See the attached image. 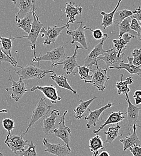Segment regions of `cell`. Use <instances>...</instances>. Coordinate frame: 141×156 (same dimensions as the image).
I'll return each mask as SVG.
<instances>
[{"label": "cell", "mask_w": 141, "mask_h": 156, "mask_svg": "<svg viewBox=\"0 0 141 156\" xmlns=\"http://www.w3.org/2000/svg\"><path fill=\"white\" fill-rule=\"evenodd\" d=\"M18 67L20 68V69L16 73L19 75V79L22 80L31 79H41L44 78L47 73H55L52 70H45L41 69L39 67L36 66L32 63H28L25 67L18 66Z\"/></svg>", "instance_id": "1"}, {"label": "cell", "mask_w": 141, "mask_h": 156, "mask_svg": "<svg viewBox=\"0 0 141 156\" xmlns=\"http://www.w3.org/2000/svg\"><path fill=\"white\" fill-rule=\"evenodd\" d=\"M35 3L36 1H33V7H32V12H33V21L32 23V27L30 31V33L28 36H22V37H15V39H21V38H26L30 42H31V48L32 50H34V57L33 58L36 57V41L38 39L41 30L43 27V24L39 20V16H37L36 13L35 9Z\"/></svg>", "instance_id": "2"}, {"label": "cell", "mask_w": 141, "mask_h": 156, "mask_svg": "<svg viewBox=\"0 0 141 156\" xmlns=\"http://www.w3.org/2000/svg\"><path fill=\"white\" fill-rule=\"evenodd\" d=\"M95 66V69H91L90 70L93 73L91 79L85 81V83H90L98 90L103 91L106 89L105 83L111 78L110 76H107V72L108 69H101L99 67L98 64H96Z\"/></svg>", "instance_id": "3"}, {"label": "cell", "mask_w": 141, "mask_h": 156, "mask_svg": "<svg viewBox=\"0 0 141 156\" xmlns=\"http://www.w3.org/2000/svg\"><path fill=\"white\" fill-rule=\"evenodd\" d=\"M108 39L109 36L106 33H104L100 42L94 48L91 52L84 59V66L88 67L91 69L93 65H96V64H97V59L99 58V57L109 52L110 50L105 51L103 49L104 42V41L108 40Z\"/></svg>", "instance_id": "4"}, {"label": "cell", "mask_w": 141, "mask_h": 156, "mask_svg": "<svg viewBox=\"0 0 141 156\" xmlns=\"http://www.w3.org/2000/svg\"><path fill=\"white\" fill-rule=\"evenodd\" d=\"M45 98H41L35 109L33 110L32 116L29 122V125L26 128L25 132H23V135H25L28 132L31 127L33 126L39 119H40L41 118L43 119L47 117V115L48 114L51 109V106L48 105L45 102Z\"/></svg>", "instance_id": "5"}, {"label": "cell", "mask_w": 141, "mask_h": 156, "mask_svg": "<svg viewBox=\"0 0 141 156\" xmlns=\"http://www.w3.org/2000/svg\"><path fill=\"white\" fill-rule=\"evenodd\" d=\"M4 143L15 155H17L18 151L22 152L25 151V147L29 146L30 145L28 140L25 139L23 135L19 136L8 134Z\"/></svg>", "instance_id": "6"}, {"label": "cell", "mask_w": 141, "mask_h": 156, "mask_svg": "<svg viewBox=\"0 0 141 156\" xmlns=\"http://www.w3.org/2000/svg\"><path fill=\"white\" fill-rule=\"evenodd\" d=\"M67 57L64 51V46L62 45L54 49H52L49 52H47L46 54L42 56L41 55V53H40L38 57H36V58H33L32 62H38L39 64V62L41 61H48L52 62V64H56L59 62L61 60L65 59Z\"/></svg>", "instance_id": "7"}, {"label": "cell", "mask_w": 141, "mask_h": 156, "mask_svg": "<svg viewBox=\"0 0 141 156\" xmlns=\"http://www.w3.org/2000/svg\"><path fill=\"white\" fill-rule=\"evenodd\" d=\"M69 26L70 25L67 24H65L62 27L54 25L53 27H48L47 30H45L44 27L42 28L41 32L42 33L41 37L43 38L45 37L44 40L43 42V45H49L51 43H55L62 31L65 28L69 30Z\"/></svg>", "instance_id": "8"}, {"label": "cell", "mask_w": 141, "mask_h": 156, "mask_svg": "<svg viewBox=\"0 0 141 156\" xmlns=\"http://www.w3.org/2000/svg\"><path fill=\"white\" fill-rule=\"evenodd\" d=\"M79 49H83V48L78 45H76L75 52L72 56L67 57L62 62H59L56 64H52L51 66L52 67H55L59 65H61L62 66L63 70L65 72V73L67 75H75L76 72L74 71V69L76 67H78L79 66L77 62V54H78V51Z\"/></svg>", "instance_id": "9"}, {"label": "cell", "mask_w": 141, "mask_h": 156, "mask_svg": "<svg viewBox=\"0 0 141 156\" xmlns=\"http://www.w3.org/2000/svg\"><path fill=\"white\" fill-rule=\"evenodd\" d=\"M118 52L116 51L115 48L112 46L109 52L106 53L103 55H101L97 59V61L99 60H103L106 64L107 69H114L120 67V64L124 60V57L125 56L123 53L120 57H118Z\"/></svg>", "instance_id": "10"}, {"label": "cell", "mask_w": 141, "mask_h": 156, "mask_svg": "<svg viewBox=\"0 0 141 156\" xmlns=\"http://www.w3.org/2000/svg\"><path fill=\"white\" fill-rule=\"evenodd\" d=\"M9 80L12 82V85L10 88H5V90L7 91H11V94L10 95V97L12 99H14L16 102L20 100V98L23 96V95L28 91V90L26 89L25 83L24 82L19 79L18 82H16L13 80L11 75L10 71H9Z\"/></svg>", "instance_id": "11"}, {"label": "cell", "mask_w": 141, "mask_h": 156, "mask_svg": "<svg viewBox=\"0 0 141 156\" xmlns=\"http://www.w3.org/2000/svg\"><path fill=\"white\" fill-rule=\"evenodd\" d=\"M125 94V100L128 104L127 112H126V114L127 115V124H128V129H129L128 134L130 135L131 130H133V125L135 124H136L138 121L139 112V111L141 110V108L137 107L136 106L133 105L131 103L129 99V94L127 93Z\"/></svg>", "instance_id": "12"}, {"label": "cell", "mask_w": 141, "mask_h": 156, "mask_svg": "<svg viewBox=\"0 0 141 156\" xmlns=\"http://www.w3.org/2000/svg\"><path fill=\"white\" fill-rule=\"evenodd\" d=\"M68 113V111L65 110L63 115L60 118V121L58 123L59 127L58 129H56L54 130L53 133H54L55 136L61 139L66 145L69 149H70L69 143H70V136H71V131L70 129L65 126V117L66 114Z\"/></svg>", "instance_id": "13"}, {"label": "cell", "mask_w": 141, "mask_h": 156, "mask_svg": "<svg viewBox=\"0 0 141 156\" xmlns=\"http://www.w3.org/2000/svg\"><path fill=\"white\" fill-rule=\"evenodd\" d=\"M43 145L46 147L44 152L49 153L57 156H66L69 155L71 153V150L69 149L65 144L62 145L59 144H51L48 142L46 138H44L42 141Z\"/></svg>", "instance_id": "14"}, {"label": "cell", "mask_w": 141, "mask_h": 156, "mask_svg": "<svg viewBox=\"0 0 141 156\" xmlns=\"http://www.w3.org/2000/svg\"><path fill=\"white\" fill-rule=\"evenodd\" d=\"M79 27L75 30H67L66 34L69 36H70L72 37L71 44H73L75 42H78L80 43L83 48V49H88L86 39L85 35V31L88 30V28L86 26H83V22H79Z\"/></svg>", "instance_id": "15"}, {"label": "cell", "mask_w": 141, "mask_h": 156, "mask_svg": "<svg viewBox=\"0 0 141 156\" xmlns=\"http://www.w3.org/2000/svg\"><path fill=\"white\" fill-rule=\"evenodd\" d=\"M36 90H39L43 93L45 98L49 99L52 104H55L61 100V98L58 95L57 88L53 85L49 86H34L30 90L32 92Z\"/></svg>", "instance_id": "16"}, {"label": "cell", "mask_w": 141, "mask_h": 156, "mask_svg": "<svg viewBox=\"0 0 141 156\" xmlns=\"http://www.w3.org/2000/svg\"><path fill=\"white\" fill-rule=\"evenodd\" d=\"M114 104L112 103L111 102L109 101L107 105L105 106L101 107L99 109H97L94 111H91L90 109H88V111L89 112V115L86 117H85V119L87 121V124L86 125V127L88 129H90L91 126L96 127L97 122L99 121L100 118L101 114L103 112L106 111L107 109L112 107Z\"/></svg>", "instance_id": "17"}, {"label": "cell", "mask_w": 141, "mask_h": 156, "mask_svg": "<svg viewBox=\"0 0 141 156\" xmlns=\"http://www.w3.org/2000/svg\"><path fill=\"white\" fill-rule=\"evenodd\" d=\"M33 2V1L31 0L12 1L13 4L19 9V11L15 16V21L17 23H18L21 20H23L26 15L30 12V10H32Z\"/></svg>", "instance_id": "18"}, {"label": "cell", "mask_w": 141, "mask_h": 156, "mask_svg": "<svg viewBox=\"0 0 141 156\" xmlns=\"http://www.w3.org/2000/svg\"><path fill=\"white\" fill-rule=\"evenodd\" d=\"M60 116V111L58 110L54 109L52 111L49 117L43 118V131L46 135H49L53 133L54 130L56 129L55 121L56 119Z\"/></svg>", "instance_id": "19"}, {"label": "cell", "mask_w": 141, "mask_h": 156, "mask_svg": "<svg viewBox=\"0 0 141 156\" xmlns=\"http://www.w3.org/2000/svg\"><path fill=\"white\" fill-rule=\"evenodd\" d=\"M64 13L66 15L67 18H68V22L66 24L70 25L75 22V17L76 15H81L83 11V8L81 6V4L76 5L75 2H67L66 3V7L64 9Z\"/></svg>", "instance_id": "20"}, {"label": "cell", "mask_w": 141, "mask_h": 156, "mask_svg": "<svg viewBox=\"0 0 141 156\" xmlns=\"http://www.w3.org/2000/svg\"><path fill=\"white\" fill-rule=\"evenodd\" d=\"M136 127H141L140 126H138L136 124L133 126V133L132 135L125 136L124 138L120 139V141L123 144V150L125 151L129 148L136 145L140 146L141 141L136 133Z\"/></svg>", "instance_id": "21"}, {"label": "cell", "mask_w": 141, "mask_h": 156, "mask_svg": "<svg viewBox=\"0 0 141 156\" xmlns=\"http://www.w3.org/2000/svg\"><path fill=\"white\" fill-rule=\"evenodd\" d=\"M126 114V112H122L121 111L118 112H113L111 113V114L109 115L108 118L104 122V123L101 125L100 127L98 129V130H95L93 131V133L94 134H97L99 132H100L101 130L106 126L110 125V124H118V122L122 121L125 117L124 115Z\"/></svg>", "instance_id": "22"}, {"label": "cell", "mask_w": 141, "mask_h": 156, "mask_svg": "<svg viewBox=\"0 0 141 156\" xmlns=\"http://www.w3.org/2000/svg\"><path fill=\"white\" fill-rule=\"evenodd\" d=\"M15 40V37H2L0 36V42L1 43V49L3 52L12 60L15 66L18 67V62L15 58L12 55V49L13 45V40Z\"/></svg>", "instance_id": "23"}, {"label": "cell", "mask_w": 141, "mask_h": 156, "mask_svg": "<svg viewBox=\"0 0 141 156\" xmlns=\"http://www.w3.org/2000/svg\"><path fill=\"white\" fill-rule=\"evenodd\" d=\"M132 38L133 37L129 34H124L121 38H119L118 40L114 39L112 40L113 46L118 52V57H121V55L123 54V51L126 49L127 44L130 43Z\"/></svg>", "instance_id": "24"}, {"label": "cell", "mask_w": 141, "mask_h": 156, "mask_svg": "<svg viewBox=\"0 0 141 156\" xmlns=\"http://www.w3.org/2000/svg\"><path fill=\"white\" fill-rule=\"evenodd\" d=\"M50 78H51L55 83L60 88H64L66 90H68L73 93V94H76L77 92L75 90L72 88V87L70 86V85L68 82L67 77L64 75H57L55 73H54L53 75L50 76Z\"/></svg>", "instance_id": "25"}, {"label": "cell", "mask_w": 141, "mask_h": 156, "mask_svg": "<svg viewBox=\"0 0 141 156\" xmlns=\"http://www.w3.org/2000/svg\"><path fill=\"white\" fill-rule=\"evenodd\" d=\"M129 63L125 64L124 61L121 62L120 64V67L117 68L118 70H127L130 75H136L139 76L141 74V67H136L133 64V58L130 57H127Z\"/></svg>", "instance_id": "26"}, {"label": "cell", "mask_w": 141, "mask_h": 156, "mask_svg": "<svg viewBox=\"0 0 141 156\" xmlns=\"http://www.w3.org/2000/svg\"><path fill=\"white\" fill-rule=\"evenodd\" d=\"M132 20V17H129L125 20H124L121 23L118 25L119 27V38L122 37L124 34H129L132 36L133 38L136 39L137 37L136 33L131 30L130 23Z\"/></svg>", "instance_id": "27"}, {"label": "cell", "mask_w": 141, "mask_h": 156, "mask_svg": "<svg viewBox=\"0 0 141 156\" xmlns=\"http://www.w3.org/2000/svg\"><path fill=\"white\" fill-rule=\"evenodd\" d=\"M96 98H97V97L95 96V97H94L90 100H88L86 101H83L82 100H80V104L73 110V111L75 113V118L76 119H81V118L83 116L84 113L88 110V106L91 105V103Z\"/></svg>", "instance_id": "28"}, {"label": "cell", "mask_w": 141, "mask_h": 156, "mask_svg": "<svg viewBox=\"0 0 141 156\" xmlns=\"http://www.w3.org/2000/svg\"><path fill=\"white\" fill-rule=\"evenodd\" d=\"M121 2V1L120 0L118 2V3H117L115 8L114 9V10L113 11H112L111 12L109 13H105L104 12H101V15L103 16L101 23V25L103 27V29L105 30L107 27H109V26H111V25H113L114 15H115L116 12L117 11V9L120 7V4Z\"/></svg>", "instance_id": "29"}, {"label": "cell", "mask_w": 141, "mask_h": 156, "mask_svg": "<svg viewBox=\"0 0 141 156\" xmlns=\"http://www.w3.org/2000/svg\"><path fill=\"white\" fill-rule=\"evenodd\" d=\"M121 81L118 82L116 83V88L118 91V94L122 95L123 94L129 93L130 91V89L129 87V85H131L133 83V79L132 77H129L127 78L124 81L122 80L123 75L121 74Z\"/></svg>", "instance_id": "30"}, {"label": "cell", "mask_w": 141, "mask_h": 156, "mask_svg": "<svg viewBox=\"0 0 141 156\" xmlns=\"http://www.w3.org/2000/svg\"><path fill=\"white\" fill-rule=\"evenodd\" d=\"M33 21V12L31 10L26 15V16L23 20H20V22L17 24V26L19 28H21L23 31H25L26 33L29 34L31 29Z\"/></svg>", "instance_id": "31"}, {"label": "cell", "mask_w": 141, "mask_h": 156, "mask_svg": "<svg viewBox=\"0 0 141 156\" xmlns=\"http://www.w3.org/2000/svg\"><path fill=\"white\" fill-rule=\"evenodd\" d=\"M121 127L118 124H117L114 126H111L108 129V131H105L104 132L106 136V139L104 141V143L112 144L113 141L118 136L119 131Z\"/></svg>", "instance_id": "32"}, {"label": "cell", "mask_w": 141, "mask_h": 156, "mask_svg": "<svg viewBox=\"0 0 141 156\" xmlns=\"http://www.w3.org/2000/svg\"><path fill=\"white\" fill-rule=\"evenodd\" d=\"M89 148L92 153H94L99 151L100 149H104L103 142L99 135H97L96 136L92 137L90 139Z\"/></svg>", "instance_id": "33"}, {"label": "cell", "mask_w": 141, "mask_h": 156, "mask_svg": "<svg viewBox=\"0 0 141 156\" xmlns=\"http://www.w3.org/2000/svg\"><path fill=\"white\" fill-rule=\"evenodd\" d=\"M133 12L130 10L124 9L116 12L114 18V23H115L118 26L120 23L124 20L129 18L132 17Z\"/></svg>", "instance_id": "34"}, {"label": "cell", "mask_w": 141, "mask_h": 156, "mask_svg": "<svg viewBox=\"0 0 141 156\" xmlns=\"http://www.w3.org/2000/svg\"><path fill=\"white\" fill-rule=\"evenodd\" d=\"M78 68V73L79 75L81 80H83L84 81H86V80H88V79H91L92 75H89L91 69L84 66H79Z\"/></svg>", "instance_id": "35"}, {"label": "cell", "mask_w": 141, "mask_h": 156, "mask_svg": "<svg viewBox=\"0 0 141 156\" xmlns=\"http://www.w3.org/2000/svg\"><path fill=\"white\" fill-rule=\"evenodd\" d=\"M36 144L31 141L28 146V148L22 152H20L18 156H38L36 150Z\"/></svg>", "instance_id": "36"}, {"label": "cell", "mask_w": 141, "mask_h": 156, "mask_svg": "<svg viewBox=\"0 0 141 156\" xmlns=\"http://www.w3.org/2000/svg\"><path fill=\"white\" fill-rule=\"evenodd\" d=\"M2 126L8 132V134H11V132L15 129V121L10 118H5L2 121Z\"/></svg>", "instance_id": "37"}, {"label": "cell", "mask_w": 141, "mask_h": 156, "mask_svg": "<svg viewBox=\"0 0 141 156\" xmlns=\"http://www.w3.org/2000/svg\"><path fill=\"white\" fill-rule=\"evenodd\" d=\"M133 56V64L136 67H140L141 66V48L135 49L132 52Z\"/></svg>", "instance_id": "38"}, {"label": "cell", "mask_w": 141, "mask_h": 156, "mask_svg": "<svg viewBox=\"0 0 141 156\" xmlns=\"http://www.w3.org/2000/svg\"><path fill=\"white\" fill-rule=\"evenodd\" d=\"M130 28L132 30L134 31L138 37L139 39L141 40V27L139 24V22H138L136 20L132 18V20L130 23Z\"/></svg>", "instance_id": "39"}, {"label": "cell", "mask_w": 141, "mask_h": 156, "mask_svg": "<svg viewBox=\"0 0 141 156\" xmlns=\"http://www.w3.org/2000/svg\"><path fill=\"white\" fill-rule=\"evenodd\" d=\"M2 62H9L11 64V66H12L15 69L16 68V67L15 66V64L13 63V62L12 61V60L9 58L2 51L1 48H0V65L1 64V63Z\"/></svg>", "instance_id": "40"}, {"label": "cell", "mask_w": 141, "mask_h": 156, "mask_svg": "<svg viewBox=\"0 0 141 156\" xmlns=\"http://www.w3.org/2000/svg\"><path fill=\"white\" fill-rule=\"evenodd\" d=\"M88 30H90L93 33V36L96 40H101L103 37V34L104 33L102 32V31L97 28L95 30H93L90 28H88Z\"/></svg>", "instance_id": "41"}, {"label": "cell", "mask_w": 141, "mask_h": 156, "mask_svg": "<svg viewBox=\"0 0 141 156\" xmlns=\"http://www.w3.org/2000/svg\"><path fill=\"white\" fill-rule=\"evenodd\" d=\"M133 156H141V147L140 146H133L129 148Z\"/></svg>", "instance_id": "42"}, {"label": "cell", "mask_w": 141, "mask_h": 156, "mask_svg": "<svg viewBox=\"0 0 141 156\" xmlns=\"http://www.w3.org/2000/svg\"><path fill=\"white\" fill-rule=\"evenodd\" d=\"M133 12L132 18L136 20L138 22H141V8L139 7L138 8L135 9Z\"/></svg>", "instance_id": "43"}, {"label": "cell", "mask_w": 141, "mask_h": 156, "mask_svg": "<svg viewBox=\"0 0 141 156\" xmlns=\"http://www.w3.org/2000/svg\"><path fill=\"white\" fill-rule=\"evenodd\" d=\"M133 98H141V90H136L135 92Z\"/></svg>", "instance_id": "44"}, {"label": "cell", "mask_w": 141, "mask_h": 156, "mask_svg": "<svg viewBox=\"0 0 141 156\" xmlns=\"http://www.w3.org/2000/svg\"><path fill=\"white\" fill-rule=\"evenodd\" d=\"M135 101L136 105H139L141 104V98H135Z\"/></svg>", "instance_id": "45"}, {"label": "cell", "mask_w": 141, "mask_h": 156, "mask_svg": "<svg viewBox=\"0 0 141 156\" xmlns=\"http://www.w3.org/2000/svg\"><path fill=\"white\" fill-rule=\"evenodd\" d=\"M99 156H110V154L108 151H104L101 152L100 154H99Z\"/></svg>", "instance_id": "46"}, {"label": "cell", "mask_w": 141, "mask_h": 156, "mask_svg": "<svg viewBox=\"0 0 141 156\" xmlns=\"http://www.w3.org/2000/svg\"><path fill=\"white\" fill-rule=\"evenodd\" d=\"M7 111L6 109H1L0 110V113H7Z\"/></svg>", "instance_id": "47"}, {"label": "cell", "mask_w": 141, "mask_h": 156, "mask_svg": "<svg viewBox=\"0 0 141 156\" xmlns=\"http://www.w3.org/2000/svg\"><path fill=\"white\" fill-rule=\"evenodd\" d=\"M93 156H99V151H96V153H93Z\"/></svg>", "instance_id": "48"}, {"label": "cell", "mask_w": 141, "mask_h": 156, "mask_svg": "<svg viewBox=\"0 0 141 156\" xmlns=\"http://www.w3.org/2000/svg\"><path fill=\"white\" fill-rule=\"evenodd\" d=\"M0 156H3V154H2V153H1V152H0Z\"/></svg>", "instance_id": "49"}, {"label": "cell", "mask_w": 141, "mask_h": 156, "mask_svg": "<svg viewBox=\"0 0 141 156\" xmlns=\"http://www.w3.org/2000/svg\"><path fill=\"white\" fill-rule=\"evenodd\" d=\"M139 24H140V25H141V22H139Z\"/></svg>", "instance_id": "50"}, {"label": "cell", "mask_w": 141, "mask_h": 156, "mask_svg": "<svg viewBox=\"0 0 141 156\" xmlns=\"http://www.w3.org/2000/svg\"><path fill=\"white\" fill-rule=\"evenodd\" d=\"M139 77H140V78H141V75H140V76H139Z\"/></svg>", "instance_id": "51"}]
</instances>
